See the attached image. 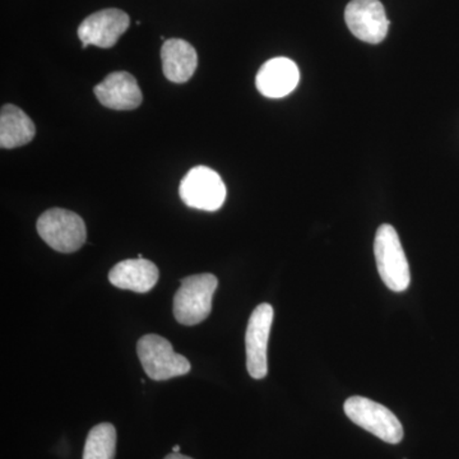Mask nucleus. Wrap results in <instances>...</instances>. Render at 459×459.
I'll list each match as a JSON object with an SVG mask.
<instances>
[{
    "mask_svg": "<svg viewBox=\"0 0 459 459\" xmlns=\"http://www.w3.org/2000/svg\"><path fill=\"white\" fill-rule=\"evenodd\" d=\"M174 296V316L180 325H195L212 312V299L219 280L212 273L193 274L180 281Z\"/></svg>",
    "mask_w": 459,
    "mask_h": 459,
    "instance_id": "1",
    "label": "nucleus"
},
{
    "mask_svg": "<svg viewBox=\"0 0 459 459\" xmlns=\"http://www.w3.org/2000/svg\"><path fill=\"white\" fill-rule=\"evenodd\" d=\"M374 255L385 285L394 292L406 291L411 282L410 265L394 226L385 223L377 229Z\"/></svg>",
    "mask_w": 459,
    "mask_h": 459,
    "instance_id": "2",
    "label": "nucleus"
},
{
    "mask_svg": "<svg viewBox=\"0 0 459 459\" xmlns=\"http://www.w3.org/2000/svg\"><path fill=\"white\" fill-rule=\"evenodd\" d=\"M36 228L42 240L56 252L74 253L86 243V225L72 211L51 208L41 214Z\"/></svg>",
    "mask_w": 459,
    "mask_h": 459,
    "instance_id": "3",
    "label": "nucleus"
},
{
    "mask_svg": "<svg viewBox=\"0 0 459 459\" xmlns=\"http://www.w3.org/2000/svg\"><path fill=\"white\" fill-rule=\"evenodd\" d=\"M343 409L353 424L376 435L383 442L398 444L403 439V427L400 420L383 404L355 395L344 402Z\"/></svg>",
    "mask_w": 459,
    "mask_h": 459,
    "instance_id": "4",
    "label": "nucleus"
},
{
    "mask_svg": "<svg viewBox=\"0 0 459 459\" xmlns=\"http://www.w3.org/2000/svg\"><path fill=\"white\" fill-rule=\"evenodd\" d=\"M137 353L144 373L157 382L186 376L192 369L188 359L175 352L172 344L159 334L141 337L137 343Z\"/></svg>",
    "mask_w": 459,
    "mask_h": 459,
    "instance_id": "5",
    "label": "nucleus"
},
{
    "mask_svg": "<svg viewBox=\"0 0 459 459\" xmlns=\"http://www.w3.org/2000/svg\"><path fill=\"white\" fill-rule=\"evenodd\" d=\"M179 195L188 207L214 212L225 204L226 186L212 169L197 166L181 180Z\"/></svg>",
    "mask_w": 459,
    "mask_h": 459,
    "instance_id": "6",
    "label": "nucleus"
},
{
    "mask_svg": "<svg viewBox=\"0 0 459 459\" xmlns=\"http://www.w3.org/2000/svg\"><path fill=\"white\" fill-rule=\"evenodd\" d=\"M273 307L258 305L250 316L246 334L247 369L255 379H263L268 373V340H270Z\"/></svg>",
    "mask_w": 459,
    "mask_h": 459,
    "instance_id": "7",
    "label": "nucleus"
},
{
    "mask_svg": "<svg viewBox=\"0 0 459 459\" xmlns=\"http://www.w3.org/2000/svg\"><path fill=\"white\" fill-rule=\"evenodd\" d=\"M344 20L352 35L368 44H379L388 33L389 20L379 0H351Z\"/></svg>",
    "mask_w": 459,
    "mask_h": 459,
    "instance_id": "8",
    "label": "nucleus"
},
{
    "mask_svg": "<svg viewBox=\"0 0 459 459\" xmlns=\"http://www.w3.org/2000/svg\"><path fill=\"white\" fill-rule=\"evenodd\" d=\"M129 20L126 12L117 8L102 9L91 14L78 27V36L82 41L83 49L90 45L108 49L119 40L120 36L128 30Z\"/></svg>",
    "mask_w": 459,
    "mask_h": 459,
    "instance_id": "9",
    "label": "nucleus"
},
{
    "mask_svg": "<svg viewBox=\"0 0 459 459\" xmlns=\"http://www.w3.org/2000/svg\"><path fill=\"white\" fill-rule=\"evenodd\" d=\"M300 72L289 57H273L259 69L256 89L264 98L281 99L290 95L298 87Z\"/></svg>",
    "mask_w": 459,
    "mask_h": 459,
    "instance_id": "10",
    "label": "nucleus"
},
{
    "mask_svg": "<svg viewBox=\"0 0 459 459\" xmlns=\"http://www.w3.org/2000/svg\"><path fill=\"white\" fill-rule=\"evenodd\" d=\"M96 98L111 110H134L142 104L137 80L128 72H114L93 90Z\"/></svg>",
    "mask_w": 459,
    "mask_h": 459,
    "instance_id": "11",
    "label": "nucleus"
},
{
    "mask_svg": "<svg viewBox=\"0 0 459 459\" xmlns=\"http://www.w3.org/2000/svg\"><path fill=\"white\" fill-rule=\"evenodd\" d=\"M159 279L160 272L155 263L144 258L126 259L117 263L108 273L111 285L138 294L151 291Z\"/></svg>",
    "mask_w": 459,
    "mask_h": 459,
    "instance_id": "12",
    "label": "nucleus"
},
{
    "mask_svg": "<svg viewBox=\"0 0 459 459\" xmlns=\"http://www.w3.org/2000/svg\"><path fill=\"white\" fill-rule=\"evenodd\" d=\"M162 71L170 82L186 83L198 65L197 51L181 39H169L161 49Z\"/></svg>",
    "mask_w": 459,
    "mask_h": 459,
    "instance_id": "13",
    "label": "nucleus"
},
{
    "mask_svg": "<svg viewBox=\"0 0 459 459\" xmlns=\"http://www.w3.org/2000/svg\"><path fill=\"white\" fill-rule=\"evenodd\" d=\"M36 134L35 124L25 111L16 105H4L0 113V146L17 148L25 146Z\"/></svg>",
    "mask_w": 459,
    "mask_h": 459,
    "instance_id": "14",
    "label": "nucleus"
},
{
    "mask_svg": "<svg viewBox=\"0 0 459 459\" xmlns=\"http://www.w3.org/2000/svg\"><path fill=\"white\" fill-rule=\"evenodd\" d=\"M117 452V430L108 422L91 429L84 444L83 459H114Z\"/></svg>",
    "mask_w": 459,
    "mask_h": 459,
    "instance_id": "15",
    "label": "nucleus"
},
{
    "mask_svg": "<svg viewBox=\"0 0 459 459\" xmlns=\"http://www.w3.org/2000/svg\"><path fill=\"white\" fill-rule=\"evenodd\" d=\"M164 459H193L190 457H186V455H180V453H170V455H166Z\"/></svg>",
    "mask_w": 459,
    "mask_h": 459,
    "instance_id": "16",
    "label": "nucleus"
},
{
    "mask_svg": "<svg viewBox=\"0 0 459 459\" xmlns=\"http://www.w3.org/2000/svg\"><path fill=\"white\" fill-rule=\"evenodd\" d=\"M172 452L180 453V446H174V448H172Z\"/></svg>",
    "mask_w": 459,
    "mask_h": 459,
    "instance_id": "17",
    "label": "nucleus"
}]
</instances>
